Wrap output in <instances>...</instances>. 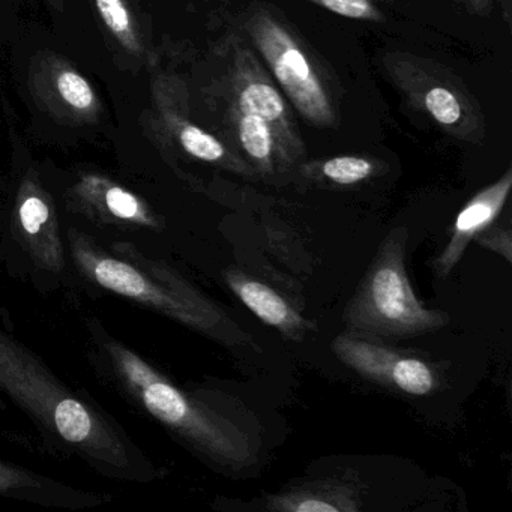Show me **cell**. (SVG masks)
Returning a JSON list of instances; mask_svg holds the SVG:
<instances>
[{
    "mask_svg": "<svg viewBox=\"0 0 512 512\" xmlns=\"http://www.w3.org/2000/svg\"><path fill=\"white\" fill-rule=\"evenodd\" d=\"M253 35L275 79L283 86L296 109L314 124H332L334 113L328 95L307 56L286 29L268 17H257L253 23Z\"/></svg>",
    "mask_w": 512,
    "mask_h": 512,
    "instance_id": "8992f818",
    "label": "cell"
},
{
    "mask_svg": "<svg viewBox=\"0 0 512 512\" xmlns=\"http://www.w3.org/2000/svg\"><path fill=\"white\" fill-rule=\"evenodd\" d=\"M88 331L98 371L191 451L229 472L259 463L260 428L247 407L229 395L179 388L97 319L89 320Z\"/></svg>",
    "mask_w": 512,
    "mask_h": 512,
    "instance_id": "6da1fadb",
    "label": "cell"
},
{
    "mask_svg": "<svg viewBox=\"0 0 512 512\" xmlns=\"http://www.w3.org/2000/svg\"><path fill=\"white\" fill-rule=\"evenodd\" d=\"M95 7L104 25L121 47L133 56H142L145 50L140 40L139 29L125 0H95Z\"/></svg>",
    "mask_w": 512,
    "mask_h": 512,
    "instance_id": "5bb4252c",
    "label": "cell"
},
{
    "mask_svg": "<svg viewBox=\"0 0 512 512\" xmlns=\"http://www.w3.org/2000/svg\"><path fill=\"white\" fill-rule=\"evenodd\" d=\"M74 196L89 215L104 223L160 229L157 215L145 200L103 176H83L74 188Z\"/></svg>",
    "mask_w": 512,
    "mask_h": 512,
    "instance_id": "7c38bea8",
    "label": "cell"
},
{
    "mask_svg": "<svg viewBox=\"0 0 512 512\" xmlns=\"http://www.w3.org/2000/svg\"><path fill=\"white\" fill-rule=\"evenodd\" d=\"M331 349L350 370L391 391L425 397L439 386V374L430 362L353 332L338 335Z\"/></svg>",
    "mask_w": 512,
    "mask_h": 512,
    "instance_id": "5b68a950",
    "label": "cell"
},
{
    "mask_svg": "<svg viewBox=\"0 0 512 512\" xmlns=\"http://www.w3.org/2000/svg\"><path fill=\"white\" fill-rule=\"evenodd\" d=\"M313 2L338 16L349 17V19H380V14L371 5L370 0H313Z\"/></svg>",
    "mask_w": 512,
    "mask_h": 512,
    "instance_id": "ffe728a7",
    "label": "cell"
},
{
    "mask_svg": "<svg viewBox=\"0 0 512 512\" xmlns=\"http://www.w3.org/2000/svg\"><path fill=\"white\" fill-rule=\"evenodd\" d=\"M238 130L239 140L245 152L263 170H271L272 152H274L271 124L253 113H241Z\"/></svg>",
    "mask_w": 512,
    "mask_h": 512,
    "instance_id": "9a60e30c",
    "label": "cell"
},
{
    "mask_svg": "<svg viewBox=\"0 0 512 512\" xmlns=\"http://www.w3.org/2000/svg\"><path fill=\"white\" fill-rule=\"evenodd\" d=\"M239 113H253L269 124H280L286 107L274 86L265 82H250L239 94Z\"/></svg>",
    "mask_w": 512,
    "mask_h": 512,
    "instance_id": "2e32d148",
    "label": "cell"
},
{
    "mask_svg": "<svg viewBox=\"0 0 512 512\" xmlns=\"http://www.w3.org/2000/svg\"><path fill=\"white\" fill-rule=\"evenodd\" d=\"M512 187L511 170L505 173L496 184L482 190L466 203L455 218L454 229L448 244L433 263L437 277L446 278L458 265L470 242L475 241L485 229L499 217L508 200Z\"/></svg>",
    "mask_w": 512,
    "mask_h": 512,
    "instance_id": "8fae6325",
    "label": "cell"
},
{
    "mask_svg": "<svg viewBox=\"0 0 512 512\" xmlns=\"http://www.w3.org/2000/svg\"><path fill=\"white\" fill-rule=\"evenodd\" d=\"M473 4L478 5V7H482V5L487 4V0H472Z\"/></svg>",
    "mask_w": 512,
    "mask_h": 512,
    "instance_id": "603a6c76",
    "label": "cell"
},
{
    "mask_svg": "<svg viewBox=\"0 0 512 512\" xmlns=\"http://www.w3.org/2000/svg\"><path fill=\"white\" fill-rule=\"evenodd\" d=\"M223 275L233 295L257 319L277 329L287 340L301 343L310 332L316 331V325L302 316L301 311L275 287L236 266L226 269Z\"/></svg>",
    "mask_w": 512,
    "mask_h": 512,
    "instance_id": "9c48e42d",
    "label": "cell"
},
{
    "mask_svg": "<svg viewBox=\"0 0 512 512\" xmlns=\"http://www.w3.org/2000/svg\"><path fill=\"white\" fill-rule=\"evenodd\" d=\"M47 4H49L53 10L58 11V13H64L65 0H47Z\"/></svg>",
    "mask_w": 512,
    "mask_h": 512,
    "instance_id": "7402d4cb",
    "label": "cell"
},
{
    "mask_svg": "<svg viewBox=\"0 0 512 512\" xmlns=\"http://www.w3.org/2000/svg\"><path fill=\"white\" fill-rule=\"evenodd\" d=\"M265 509L275 512H358L361 485L347 479H316L286 487L265 499Z\"/></svg>",
    "mask_w": 512,
    "mask_h": 512,
    "instance_id": "4fadbf2b",
    "label": "cell"
},
{
    "mask_svg": "<svg viewBox=\"0 0 512 512\" xmlns=\"http://www.w3.org/2000/svg\"><path fill=\"white\" fill-rule=\"evenodd\" d=\"M409 230L395 227L379 245L367 274L344 310L346 325L374 337H418L449 325L443 311L425 307L406 269Z\"/></svg>",
    "mask_w": 512,
    "mask_h": 512,
    "instance_id": "277c9868",
    "label": "cell"
},
{
    "mask_svg": "<svg viewBox=\"0 0 512 512\" xmlns=\"http://www.w3.org/2000/svg\"><path fill=\"white\" fill-rule=\"evenodd\" d=\"M67 247L80 272L107 292L157 311L227 347H254L245 331L217 302L163 260L151 259L130 242L104 250L80 230L67 232Z\"/></svg>",
    "mask_w": 512,
    "mask_h": 512,
    "instance_id": "3957f363",
    "label": "cell"
},
{
    "mask_svg": "<svg viewBox=\"0 0 512 512\" xmlns=\"http://www.w3.org/2000/svg\"><path fill=\"white\" fill-rule=\"evenodd\" d=\"M14 224L38 265L59 272L65 266V248L52 197L34 173L26 176L17 194Z\"/></svg>",
    "mask_w": 512,
    "mask_h": 512,
    "instance_id": "ba28073f",
    "label": "cell"
},
{
    "mask_svg": "<svg viewBox=\"0 0 512 512\" xmlns=\"http://www.w3.org/2000/svg\"><path fill=\"white\" fill-rule=\"evenodd\" d=\"M476 244L481 245L485 250L493 251L497 256L503 257L506 262H512V236L511 230L505 227H496L491 224L478 238Z\"/></svg>",
    "mask_w": 512,
    "mask_h": 512,
    "instance_id": "44dd1931",
    "label": "cell"
},
{
    "mask_svg": "<svg viewBox=\"0 0 512 512\" xmlns=\"http://www.w3.org/2000/svg\"><path fill=\"white\" fill-rule=\"evenodd\" d=\"M425 106L434 119L442 125H454L460 121L461 106L454 94L445 88H433L425 95Z\"/></svg>",
    "mask_w": 512,
    "mask_h": 512,
    "instance_id": "d6986e66",
    "label": "cell"
},
{
    "mask_svg": "<svg viewBox=\"0 0 512 512\" xmlns=\"http://www.w3.org/2000/svg\"><path fill=\"white\" fill-rule=\"evenodd\" d=\"M173 128H175L182 149L191 157L206 161V163H223L226 160V148L211 134L200 130L196 125L187 124V122L178 124V127L175 125Z\"/></svg>",
    "mask_w": 512,
    "mask_h": 512,
    "instance_id": "e0dca14e",
    "label": "cell"
},
{
    "mask_svg": "<svg viewBox=\"0 0 512 512\" xmlns=\"http://www.w3.org/2000/svg\"><path fill=\"white\" fill-rule=\"evenodd\" d=\"M0 497L62 509L95 508L109 502V496L71 487L4 460H0Z\"/></svg>",
    "mask_w": 512,
    "mask_h": 512,
    "instance_id": "30bf717a",
    "label": "cell"
},
{
    "mask_svg": "<svg viewBox=\"0 0 512 512\" xmlns=\"http://www.w3.org/2000/svg\"><path fill=\"white\" fill-rule=\"evenodd\" d=\"M0 392L52 442L104 478L149 482L160 472L95 401L65 385L25 343L0 328Z\"/></svg>",
    "mask_w": 512,
    "mask_h": 512,
    "instance_id": "7a4b0ae2",
    "label": "cell"
},
{
    "mask_svg": "<svg viewBox=\"0 0 512 512\" xmlns=\"http://www.w3.org/2000/svg\"><path fill=\"white\" fill-rule=\"evenodd\" d=\"M320 173L334 184L356 185L373 175L374 166L365 158L338 157L323 163Z\"/></svg>",
    "mask_w": 512,
    "mask_h": 512,
    "instance_id": "ac0fdd59",
    "label": "cell"
},
{
    "mask_svg": "<svg viewBox=\"0 0 512 512\" xmlns=\"http://www.w3.org/2000/svg\"><path fill=\"white\" fill-rule=\"evenodd\" d=\"M31 89L38 103L65 124L100 121L103 107L91 83L61 56L43 53L32 62Z\"/></svg>",
    "mask_w": 512,
    "mask_h": 512,
    "instance_id": "52a82bcc",
    "label": "cell"
}]
</instances>
